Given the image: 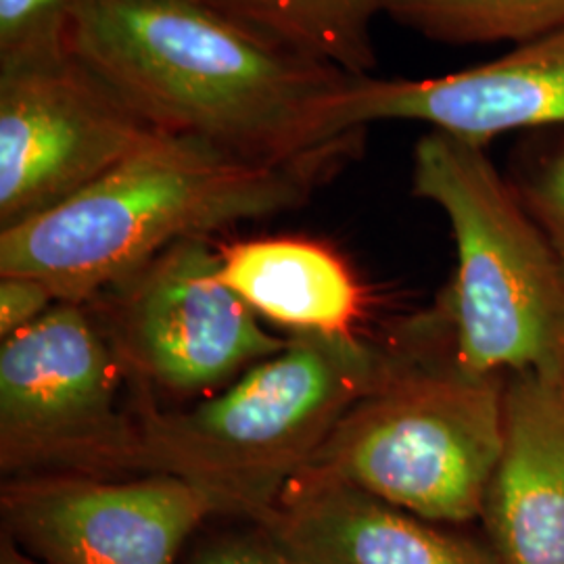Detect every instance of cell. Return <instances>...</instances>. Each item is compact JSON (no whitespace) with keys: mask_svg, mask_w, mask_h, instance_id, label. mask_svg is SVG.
Returning <instances> with one entry per match:
<instances>
[{"mask_svg":"<svg viewBox=\"0 0 564 564\" xmlns=\"http://www.w3.org/2000/svg\"><path fill=\"white\" fill-rule=\"evenodd\" d=\"M354 155L262 162L158 132L80 195L0 230V276L90 302L176 242L302 207Z\"/></svg>","mask_w":564,"mask_h":564,"instance_id":"obj_2","label":"cell"},{"mask_svg":"<svg viewBox=\"0 0 564 564\" xmlns=\"http://www.w3.org/2000/svg\"><path fill=\"white\" fill-rule=\"evenodd\" d=\"M502 377L398 356L302 473L360 487L431 523L484 514L505 444Z\"/></svg>","mask_w":564,"mask_h":564,"instance_id":"obj_5","label":"cell"},{"mask_svg":"<svg viewBox=\"0 0 564 564\" xmlns=\"http://www.w3.org/2000/svg\"><path fill=\"white\" fill-rule=\"evenodd\" d=\"M383 13L445 44L517 46L564 28V0H383Z\"/></svg>","mask_w":564,"mask_h":564,"instance_id":"obj_15","label":"cell"},{"mask_svg":"<svg viewBox=\"0 0 564 564\" xmlns=\"http://www.w3.org/2000/svg\"><path fill=\"white\" fill-rule=\"evenodd\" d=\"M88 303L59 302L0 345L2 477L137 475L139 405ZM137 389V387H134Z\"/></svg>","mask_w":564,"mask_h":564,"instance_id":"obj_6","label":"cell"},{"mask_svg":"<svg viewBox=\"0 0 564 564\" xmlns=\"http://www.w3.org/2000/svg\"><path fill=\"white\" fill-rule=\"evenodd\" d=\"M270 39L351 76H372L383 0H214Z\"/></svg>","mask_w":564,"mask_h":564,"instance_id":"obj_14","label":"cell"},{"mask_svg":"<svg viewBox=\"0 0 564 564\" xmlns=\"http://www.w3.org/2000/svg\"><path fill=\"white\" fill-rule=\"evenodd\" d=\"M485 524L500 564H564V381L531 372L505 387V444Z\"/></svg>","mask_w":564,"mask_h":564,"instance_id":"obj_12","label":"cell"},{"mask_svg":"<svg viewBox=\"0 0 564 564\" xmlns=\"http://www.w3.org/2000/svg\"><path fill=\"white\" fill-rule=\"evenodd\" d=\"M262 524L300 564H500L360 487L300 473Z\"/></svg>","mask_w":564,"mask_h":564,"instance_id":"obj_11","label":"cell"},{"mask_svg":"<svg viewBox=\"0 0 564 564\" xmlns=\"http://www.w3.org/2000/svg\"><path fill=\"white\" fill-rule=\"evenodd\" d=\"M398 356L354 335L293 333L272 358L188 408L141 398L137 475L195 485L218 517L262 523L347 410Z\"/></svg>","mask_w":564,"mask_h":564,"instance_id":"obj_3","label":"cell"},{"mask_svg":"<svg viewBox=\"0 0 564 564\" xmlns=\"http://www.w3.org/2000/svg\"><path fill=\"white\" fill-rule=\"evenodd\" d=\"M0 564H42L28 556L23 550H20L18 545L13 544L9 538L2 535V542H0Z\"/></svg>","mask_w":564,"mask_h":564,"instance_id":"obj_20","label":"cell"},{"mask_svg":"<svg viewBox=\"0 0 564 564\" xmlns=\"http://www.w3.org/2000/svg\"><path fill=\"white\" fill-rule=\"evenodd\" d=\"M178 564H293L265 524L212 517L184 547Z\"/></svg>","mask_w":564,"mask_h":564,"instance_id":"obj_18","label":"cell"},{"mask_svg":"<svg viewBox=\"0 0 564 564\" xmlns=\"http://www.w3.org/2000/svg\"><path fill=\"white\" fill-rule=\"evenodd\" d=\"M84 0H0V67L53 59L67 51Z\"/></svg>","mask_w":564,"mask_h":564,"instance_id":"obj_17","label":"cell"},{"mask_svg":"<svg viewBox=\"0 0 564 564\" xmlns=\"http://www.w3.org/2000/svg\"><path fill=\"white\" fill-rule=\"evenodd\" d=\"M293 564H300V563H293Z\"/></svg>","mask_w":564,"mask_h":564,"instance_id":"obj_21","label":"cell"},{"mask_svg":"<svg viewBox=\"0 0 564 564\" xmlns=\"http://www.w3.org/2000/svg\"><path fill=\"white\" fill-rule=\"evenodd\" d=\"M220 276L260 318L293 333L354 335L364 293L354 270L324 242L274 237L218 247Z\"/></svg>","mask_w":564,"mask_h":564,"instance_id":"obj_13","label":"cell"},{"mask_svg":"<svg viewBox=\"0 0 564 564\" xmlns=\"http://www.w3.org/2000/svg\"><path fill=\"white\" fill-rule=\"evenodd\" d=\"M158 132L72 53L0 67V230L80 195Z\"/></svg>","mask_w":564,"mask_h":564,"instance_id":"obj_8","label":"cell"},{"mask_svg":"<svg viewBox=\"0 0 564 564\" xmlns=\"http://www.w3.org/2000/svg\"><path fill=\"white\" fill-rule=\"evenodd\" d=\"M412 193L444 212L456 241L445 305L454 364L475 377L564 381L563 265L487 149L429 130L414 147Z\"/></svg>","mask_w":564,"mask_h":564,"instance_id":"obj_4","label":"cell"},{"mask_svg":"<svg viewBox=\"0 0 564 564\" xmlns=\"http://www.w3.org/2000/svg\"><path fill=\"white\" fill-rule=\"evenodd\" d=\"M59 297L30 276H0V339L15 335L21 328L36 323Z\"/></svg>","mask_w":564,"mask_h":564,"instance_id":"obj_19","label":"cell"},{"mask_svg":"<svg viewBox=\"0 0 564 564\" xmlns=\"http://www.w3.org/2000/svg\"><path fill=\"white\" fill-rule=\"evenodd\" d=\"M2 535L42 564H178L214 502L174 475L36 473L0 489Z\"/></svg>","mask_w":564,"mask_h":564,"instance_id":"obj_9","label":"cell"},{"mask_svg":"<svg viewBox=\"0 0 564 564\" xmlns=\"http://www.w3.org/2000/svg\"><path fill=\"white\" fill-rule=\"evenodd\" d=\"M67 51L160 132L262 162L360 153L333 105L351 74L302 53L214 0H84Z\"/></svg>","mask_w":564,"mask_h":564,"instance_id":"obj_1","label":"cell"},{"mask_svg":"<svg viewBox=\"0 0 564 564\" xmlns=\"http://www.w3.org/2000/svg\"><path fill=\"white\" fill-rule=\"evenodd\" d=\"M139 395L216 393L286 345L226 286L209 237L167 247L86 302Z\"/></svg>","mask_w":564,"mask_h":564,"instance_id":"obj_7","label":"cell"},{"mask_svg":"<svg viewBox=\"0 0 564 564\" xmlns=\"http://www.w3.org/2000/svg\"><path fill=\"white\" fill-rule=\"evenodd\" d=\"M510 182L564 270V128L524 134Z\"/></svg>","mask_w":564,"mask_h":564,"instance_id":"obj_16","label":"cell"},{"mask_svg":"<svg viewBox=\"0 0 564 564\" xmlns=\"http://www.w3.org/2000/svg\"><path fill=\"white\" fill-rule=\"evenodd\" d=\"M387 120L423 121L485 149L510 132L564 128V28L440 78L351 76L333 105L335 126L358 132Z\"/></svg>","mask_w":564,"mask_h":564,"instance_id":"obj_10","label":"cell"}]
</instances>
